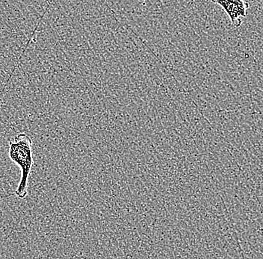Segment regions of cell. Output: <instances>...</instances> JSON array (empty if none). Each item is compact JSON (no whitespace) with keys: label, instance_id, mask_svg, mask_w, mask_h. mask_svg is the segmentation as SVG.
I'll return each mask as SVG.
<instances>
[{"label":"cell","instance_id":"obj_1","mask_svg":"<svg viewBox=\"0 0 263 259\" xmlns=\"http://www.w3.org/2000/svg\"><path fill=\"white\" fill-rule=\"evenodd\" d=\"M10 159L21 169V176L14 195L24 200L28 195V183L34 159H33L32 140L26 133H20L9 142L8 150Z\"/></svg>","mask_w":263,"mask_h":259},{"label":"cell","instance_id":"obj_2","mask_svg":"<svg viewBox=\"0 0 263 259\" xmlns=\"http://www.w3.org/2000/svg\"><path fill=\"white\" fill-rule=\"evenodd\" d=\"M213 3L221 6L230 17L232 25L240 27L244 18L247 17V11L250 8L246 0H212Z\"/></svg>","mask_w":263,"mask_h":259}]
</instances>
